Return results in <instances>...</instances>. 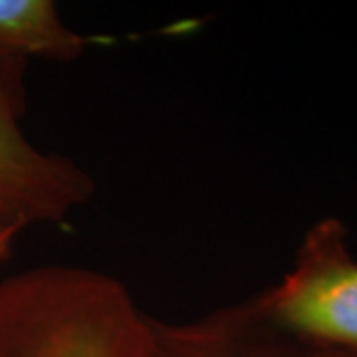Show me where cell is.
<instances>
[{
    "instance_id": "cell-1",
    "label": "cell",
    "mask_w": 357,
    "mask_h": 357,
    "mask_svg": "<svg viewBox=\"0 0 357 357\" xmlns=\"http://www.w3.org/2000/svg\"><path fill=\"white\" fill-rule=\"evenodd\" d=\"M28 62L0 48V222L20 232L66 225L96 195V178L77 161L28 139Z\"/></svg>"
},
{
    "instance_id": "cell-2",
    "label": "cell",
    "mask_w": 357,
    "mask_h": 357,
    "mask_svg": "<svg viewBox=\"0 0 357 357\" xmlns=\"http://www.w3.org/2000/svg\"><path fill=\"white\" fill-rule=\"evenodd\" d=\"M260 298L284 330L357 354V260L344 222L333 217L318 220L306 232L294 266Z\"/></svg>"
},
{
    "instance_id": "cell-3",
    "label": "cell",
    "mask_w": 357,
    "mask_h": 357,
    "mask_svg": "<svg viewBox=\"0 0 357 357\" xmlns=\"http://www.w3.org/2000/svg\"><path fill=\"white\" fill-rule=\"evenodd\" d=\"M147 357H357L312 344L284 330L268 314L260 294L213 307L197 318L151 316Z\"/></svg>"
},
{
    "instance_id": "cell-4",
    "label": "cell",
    "mask_w": 357,
    "mask_h": 357,
    "mask_svg": "<svg viewBox=\"0 0 357 357\" xmlns=\"http://www.w3.org/2000/svg\"><path fill=\"white\" fill-rule=\"evenodd\" d=\"M98 40L68 26L54 0H0V48L26 60L70 64Z\"/></svg>"
},
{
    "instance_id": "cell-5",
    "label": "cell",
    "mask_w": 357,
    "mask_h": 357,
    "mask_svg": "<svg viewBox=\"0 0 357 357\" xmlns=\"http://www.w3.org/2000/svg\"><path fill=\"white\" fill-rule=\"evenodd\" d=\"M18 234H20V230L16 229H6L0 232V264L10 256V252H13V244Z\"/></svg>"
},
{
    "instance_id": "cell-6",
    "label": "cell",
    "mask_w": 357,
    "mask_h": 357,
    "mask_svg": "<svg viewBox=\"0 0 357 357\" xmlns=\"http://www.w3.org/2000/svg\"><path fill=\"white\" fill-rule=\"evenodd\" d=\"M6 229H13V227H6V225H2V222H0V232H2V230H6ZM18 230V229H16Z\"/></svg>"
}]
</instances>
